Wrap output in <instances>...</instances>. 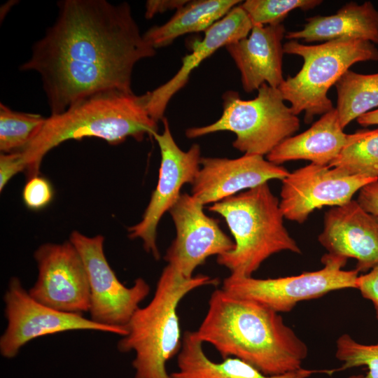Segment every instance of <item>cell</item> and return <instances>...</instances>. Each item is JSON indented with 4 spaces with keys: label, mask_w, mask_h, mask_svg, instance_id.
Returning <instances> with one entry per match:
<instances>
[{
    "label": "cell",
    "mask_w": 378,
    "mask_h": 378,
    "mask_svg": "<svg viewBox=\"0 0 378 378\" xmlns=\"http://www.w3.org/2000/svg\"><path fill=\"white\" fill-rule=\"evenodd\" d=\"M195 332L223 359H240L268 375L299 370L308 356L307 344L279 313L222 288L211 293L206 314Z\"/></svg>",
    "instance_id": "2"
},
{
    "label": "cell",
    "mask_w": 378,
    "mask_h": 378,
    "mask_svg": "<svg viewBox=\"0 0 378 378\" xmlns=\"http://www.w3.org/2000/svg\"><path fill=\"white\" fill-rule=\"evenodd\" d=\"M242 2L239 0L188 1L165 23L148 29L144 37L155 50L167 46L179 36L205 31Z\"/></svg>",
    "instance_id": "22"
},
{
    "label": "cell",
    "mask_w": 378,
    "mask_h": 378,
    "mask_svg": "<svg viewBox=\"0 0 378 378\" xmlns=\"http://www.w3.org/2000/svg\"><path fill=\"white\" fill-rule=\"evenodd\" d=\"M203 342L195 331H186L177 356L178 370L173 378H309L318 372L331 374L333 370H318L302 368L286 373L268 375L251 365L236 358L214 362L207 357Z\"/></svg>",
    "instance_id": "21"
},
{
    "label": "cell",
    "mask_w": 378,
    "mask_h": 378,
    "mask_svg": "<svg viewBox=\"0 0 378 378\" xmlns=\"http://www.w3.org/2000/svg\"><path fill=\"white\" fill-rule=\"evenodd\" d=\"M25 167L20 152L1 153L0 155V190L18 173L24 172Z\"/></svg>",
    "instance_id": "29"
},
{
    "label": "cell",
    "mask_w": 378,
    "mask_h": 378,
    "mask_svg": "<svg viewBox=\"0 0 378 378\" xmlns=\"http://www.w3.org/2000/svg\"><path fill=\"white\" fill-rule=\"evenodd\" d=\"M53 195L50 181L38 175L27 180L22 190V200L28 209L38 211L50 204Z\"/></svg>",
    "instance_id": "28"
},
{
    "label": "cell",
    "mask_w": 378,
    "mask_h": 378,
    "mask_svg": "<svg viewBox=\"0 0 378 378\" xmlns=\"http://www.w3.org/2000/svg\"><path fill=\"white\" fill-rule=\"evenodd\" d=\"M357 289L363 298L372 302L378 320V267L358 276Z\"/></svg>",
    "instance_id": "30"
},
{
    "label": "cell",
    "mask_w": 378,
    "mask_h": 378,
    "mask_svg": "<svg viewBox=\"0 0 378 378\" xmlns=\"http://www.w3.org/2000/svg\"><path fill=\"white\" fill-rule=\"evenodd\" d=\"M318 240L326 253L356 259L358 272L378 267V218L365 211L356 200L325 213Z\"/></svg>",
    "instance_id": "16"
},
{
    "label": "cell",
    "mask_w": 378,
    "mask_h": 378,
    "mask_svg": "<svg viewBox=\"0 0 378 378\" xmlns=\"http://www.w3.org/2000/svg\"><path fill=\"white\" fill-rule=\"evenodd\" d=\"M356 201L365 211L378 218V179L361 188Z\"/></svg>",
    "instance_id": "31"
},
{
    "label": "cell",
    "mask_w": 378,
    "mask_h": 378,
    "mask_svg": "<svg viewBox=\"0 0 378 378\" xmlns=\"http://www.w3.org/2000/svg\"><path fill=\"white\" fill-rule=\"evenodd\" d=\"M321 0H246L241 6L253 26L280 24L295 9L307 10L320 5Z\"/></svg>",
    "instance_id": "26"
},
{
    "label": "cell",
    "mask_w": 378,
    "mask_h": 378,
    "mask_svg": "<svg viewBox=\"0 0 378 378\" xmlns=\"http://www.w3.org/2000/svg\"><path fill=\"white\" fill-rule=\"evenodd\" d=\"M69 241L79 253L87 272L90 318L104 326L125 327L148 295L150 286L142 278L136 279L131 287L119 281L105 256L102 235L88 237L75 230Z\"/></svg>",
    "instance_id": "10"
},
{
    "label": "cell",
    "mask_w": 378,
    "mask_h": 378,
    "mask_svg": "<svg viewBox=\"0 0 378 378\" xmlns=\"http://www.w3.org/2000/svg\"><path fill=\"white\" fill-rule=\"evenodd\" d=\"M356 120L364 127L378 125V108L362 115Z\"/></svg>",
    "instance_id": "33"
},
{
    "label": "cell",
    "mask_w": 378,
    "mask_h": 378,
    "mask_svg": "<svg viewBox=\"0 0 378 378\" xmlns=\"http://www.w3.org/2000/svg\"><path fill=\"white\" fill-rule=\"evenodd\" d=\"M378 178L349 175L328 165L310 163L282 180L279 206L285 218L303 223L316 209L339 206Z\"/></svg>",
    "instance_id": "13"
},
{
    "label": "cell",
    "mask_w": 378,
    "mask_h": 378,
    "mask_svg": "<svg viewBox=\"0 0 378 378\" xmlns=\"http://www.w3.org/2000/svg\"><path fill=\"white\" fill-rule=\"evenodd\" d=\"M303 29L287 31L285 38L304 42L359 39L378 43V10L371 1H351L330 15L306 19Z\"/></svg>",
    "instance_id": "19"
},
{
    "label": "cell",
    "mask_w": 378,
    "mask_h": 378,
    "mask_svg": "<svg viewBox=\"0 0 378 378\" xmlns=\"http://www.w3.org/2000/svg\"><path fill=\"white\" fill-rule=\"evenodd\" d=\"M335 108L324 113L306 131L290 136L267 155L276 164L298 160L329 165L340 154L348 134L343 131Z\"/></svg>",
    "instance_id": "20"
},
{
    "label": "cell",
    "mask_w": 378,
    "mask_h": 378,
    "mask_svg": "<svg viewBox=\"0 0 378 378\" xmlns=\"http://www.w3.org/2000/svg\"><path fill=\"white\" fill-rule=\"evenodd\" d=\"M336 110L343 129L352 120L378 108V73L361 74L346 71L335 85Z\"/></svg>",
    "instance_id": "23"
},
{
    "label": "cell",
    "mask_w": 378,
    "mask_h": 378,
    "mask_svg": "<svg viewBox=\"0 0 378 378\" xmlns=\"http://www.w3.org/2000/svg\"><path fill=\"white\" fill-rule=\"evenodd\" d=\"M188 0H149L146 4L145 17L147 19L152 18L158 13L165 11L176 10L183 6Z\"/></svg>",
    "instance_id": "32"
},
{
    "label": "cell",
    "mask_w": 378,
    "mask_h": 378,
    "mask_svg": "<svg viewBox=\"0 0 378 378\" xmlns=\"http://www.w3.org/2000/svg\"><path fill=\"white\" fill-rule=\"evenodd\" d=\"M289 172L263 156L244 154L234 159L202 158L192 183L191 195L204 206L234 196L272 179L283 180Z\"/></svg>",
    "instance_id": "15"
},
{
    "label": "cell",
    "mask_w": 378,
    "mask_h": 378,
    "mask_svg": "<svg viewBox=\"0 0 378 378\" xmlns=\"http://www.w3.org/2000/svg\"><path fill=\"white\" fill-rule=\"evenodd\" d=\"M286 33L281 23L255 25L246 37L225 47L240 72L246 92L258 90L264 83L274 88L282 84V41Z\"/></svg>",
    "instance_id": "17"
},
{
    "label": "cell",
    "mask_w": 378,
    "mask_h": 378,
    "mask_svg": "<svg viewBox=\"0 0 378 378\" xmlns=\"http://www.w3.org/2000/svg\"><path fill=\"white\" fill-rule=\"evenodd\" d=\"M44 36L20 69L41 76L51 115L98 92H133L132 72L156 50L146 42L127 2L64 0Z\"/></svg>",
    "instance_id": "1"
},
{
    "label": "cell",
    "mask_w": 378,
    "mask_h": 378,
    "mask_svg": "<svg viewBox=\"0 0 378 378\" xmlns=\"http://www.w3.org/2000/svg\"><path fill=\"white\" fill-rule=\"evenodd\" d=\"M223 112L214 122L186 130L188 139L227 131L235 134L232 146L244 154L264 156L300 129V120L286 105L279 88L266 83L257 96L242 99L239 94L228 90L222 95Z\"/></svg>",
    "instance_id": "7"
},
{
    "label": "cell",
    "mask_w": 378,
    "mask_h": 378,
    "mask_svg": "<svg viewBox=\"0 0 378 378\" xmlns=\"http://www.w3.org/2000/svg\"><path fill=\"white\" fill-rule=\"evenodd\" d=\"M209 210L224 218L234 237V248L216 259L232 275L252 276L275 253H302L267 183L214 203Z\"/></svg>",
    "instance_id": "5"
},
{
    "label": "cell",
    "mask_w": 378,
    "mask_h": 378,
    "mask_svg": "<svg viewBox=\"0 0 378 378\" xmlns=\"http://www.w3.org/2000/svg\"><path fill=\"white\" fill-rule=\"evenodd\" d=\"M204 205L191 195L183 193L169 211L176 228V237L164 259L184 277L193 276L196 268L212 255L232 251L234 242L218 222L203 211Z\"/></svg>",
    "instance_id": "14"
},
{
    "label": "cell",
    "mask_w": 378,
    "mask_h": 378,
    "mask_svg": "<svg viewBox=\"0 0 378 378\" xmlns=\"http://www.w3.org/2000/svg\"><path fill=\"white\" fill-rule=\"evenodd\" d=\"M162 120V132L153 135L161 155L158 184L141 220L127 229L129 238L140 239L144 250L155 260L160 258L156 241L158 223L179 199L183 186L194 182L202 159L199 144H192L187 151L181 150L174 139L167 119Z\"/></svg>",
    "instance_id": "11"
},
{
    "label": "cell",
    "mask_w": 378,
    "mask_h": 378,
    "mask_svg": "<svg viewBox=\"0 0 378 378\" xmlns=\"http://www.w3.org/2000/svg\"><path fill=\"white\" fill-rule=\"evenodd\" d=\"M7 326L0 338V353L6 358H15L32 340L71 330H97L127 334L126 327L97 323L81 314L61 312L35 300L18 277H12L4 295Z\"/></svg>",
    "instance_id": "9"
},
{
    "label": "cell",
    "mask_w": 378,
    "mask_h": 378,
    "mask_svg": "<svg viewBox=\"0 0 378 378\" xmlns=\"http://www.w3.org/2000/svg\"><path fill=\"white\" fill-rule=\"evenodd\" d=\"M40 114L18 112L0 104V150L21 152L36 136L45 122Z\"/></svg>",
    "instance_id": "25"
},
{
    "label": "cell",
    "mask_w": 378,
    "mask_h": 378,
    "mask_svg": "<svg viewBox=\"0 0 378 378\" xmlns=\"http://www.w3.org/2000/svg\"><path fill=\"white\" fill-rule=\"evenodd\" d=\"M38 276L28 290L38 302L74 314L89 312L90 286L83 260L70 241L46 243L34 252Z\"/></svg>",
    "instance_id": "12"
},
{
    "label": "cell",
    "mask_w": 378,
    "mask_h": 378,
    "mask_svg": "<svg viewBox=\"0 0 378 378\" xmlns=\"http://www.w3.org/2000/svg\"><path fill=\"white\" fill-rule=\"evenodd\" d=\"M252 27L239 4L205 31L202 40L195 43L192 52L183 57L176 74L150 92L148 111L151 118L157 122L162 120L169 102L188 83L191 73L219 48L246 37Z\"/></svg>",
    "instance_id": "18"
},
{
    "label": "cell",
    "mask_w": 378,
    "mask_h": 378,
    "mask_svg": "<svg viewBox=\"0 0 378 378\" xmlns=\"http://www.w3.org/2000/svg\"><path fill=\"white\" fill-rule=\"evenodd\" d=\"M284 52L304 60L298 74L284 79L279 90L294 114L304 111L306 123L334 108L327 93L352 65L378 60L375 45L359 39H337L312 46L290 40L284 43Z\"/></svg>",
    "instance_id": "6"
},
{
    "label": "cell",
    "mask_w": 378,
    "mask_h": 378,
    "mask_svg": "<svg viewBox=\"0 0 378 378\" xmlns=\"http://www.w3.org/2000/svg\"><path fill=\"white\" fill-rule=\"evenodd\" d=\"M328 166L349 175L378 178V128L348 134L340 154Z\"/></svg>",
    "instance_id": "24"
},
{
    "label": "cell",
    "mask_w": 378,
    "mask_h": 378,
    "mask_svg": "<svg viewBox=\"0 0 378 378\" xmlns=\"http://www.w3.org/2000/svg\"><path fill=\"white\" fill-rule=\"evenodd\" d=\"M346 259L326 253L322 269L299 275L256 279L230 274L221 288L236 298L254 301L277 313L290 312L299 302L316 299L328 293L357 288L359 272L344 270Z\"/></svg>",
    "instance_id": "8"
},
{
    "label": "cell",
    "mask_w": 378,
    "mask_h": 378,
    "mask_svg": "<svg viewBox=\"0 0 378 378\" xmlns=\"http://www.w3.org/2000/svg\"><path fill=\"white\" fill-rule=\"evenodd\" d=\"M335 356L342 364L340 370L367 367L365 374H353L347 378H378V343L363 344L349 334H343L336 341Z\"/></svg>",
    "instance_id": "27"
},
{
    "label": "cell",
    "mask_w": 378,
    "mask_h": 378,
    "mask_svg": "<svg viewBox=\"0 0 378 378\" xmlns=\"http://www.w3.org/2000/svg\"><path fill=\"white\" fill-rule=\"evenodd\" d=\"M150 92L136 95L118 90L83 98L64 112L50 115L28 145L20 152L27 180L39 175L43 159L68 140L102 139L111 145L127 137L140 141L158 132V122L150 115Z\"/></svg>",
    "instance_id": "3"
},
{
    "label": "cell",
    "mask_w": 378,
    "mask_h": 378,
    "mask_svg": "<svg viewBox=\"0 0 378 378\" xmlns=\"http://www.w3.org/2000/svg\"><path fill=\"white\" fill-rule=\"evenodd\" d=\"M218 284V279L203 274L184 277L167 264L151 300L134 312L125 326L127 334L117 344L121 353L134 352V378H173L166 365L182 345L178 306L195 289Z\"/></svg>",
    "instance_id": "4"
}]
</instances>
